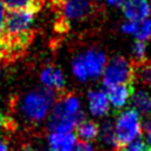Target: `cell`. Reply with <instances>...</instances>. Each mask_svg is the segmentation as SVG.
Listing matches in <instances>:
<instances>
[{
	"label": "cell",
	"mask_w": 151,
	"mask_h": 151,
	"mask_svg": "<svg viewBox=\"0 0 151 151\" xmlns=\"http://www.w3.org/2000/svg\"><path fill=\"white\" fill-rule=\"evenodd\" d=\"M0 151H9L8 143L1 134H0Z\"/></svg>",
	"instance_id": "26"
},
{
	"label": "cell",
	"mask_w": 151,
	"mask_h": 151,
	"mask_svg": "<svg viewBox=\"0 0 151 151\" xmlns=\"http://www.w3.org/2000/svg\"><path fill=\"white\" fill-rule=\"evenodd\" d=\"M107 97L110 100V105L113 109L120 110L127 105V103L131 100L132 96V86L130 84H123L117 85L113 87L107 88Z\"/></svg>",
	"instance_id": "12"
},
{
	"label": "cell",
	"mask_w": 151,
	"mask_h": 151,
	"mask_svg": "<svg viewBox=\"0 0 151 151\" xmlns=\"http://www.w3.org/2000/svg\"><path fill=\"white\" fill-rule=\"evenodd\" d=\"M13 119L11 117H7L6 114L0 112V130L1 129H8L13 125Z\"/></svg>",
	"instance_id": "22"
},
{
	"label": "cell",
	"mask_w": 151,
	"mask_h": 151,
	"mask_svg": "<svg viewBox=\"0 0 151 151\" xmlns=\"http://www.w3.org/2000/svg\"><path fill=\"white\" fill-rule=\"evenodd\" d=\"M76 131H77V138H79L80 142L91 143L98 137L99 125L93 120L84 119L76 126Z\"/></svg>",
	"instance_id": "15"
},
{
	"label": "cell",
	"mask_w": 151,
	"mask_h": 151,
	"mask_svg": "<svg viewBox=\"0 0 151 151\" xmlns=\"http://www.w3.org/2000/svg\"><path fill=\"white\" fill-rule=\"evenodd\" d=\"M61 19L77 21L86 18L93 7V0H53Z\"/></svg>",
	"instance_id": "7"
},
{
	"label": "cell",
	"mask_w": 151,
	"mask_h": 151,
	"mask_svg": "<svg viewBox=\"0 0 151 151\" xmlns=\"http://www.w3.org/2000/svg\"><path fill=\"white\" fill-rule=\"evenodd\" d=\"M133 77L144 86H151V63L145 60L133 67Z\"/></svg>",
	"instance_id": "18"
},
{
	"label": "cell",
	"mask_w": 151,
	"mask_h": 151,
	"mask_svg": "<svg viewBox=\"0 0 151 151\" xmlns=\"http://www.w3.org/2000/svg\"><path fill=\"white\" fill-rule=\"evenodd\" d=\"M84 119V112L80 109L78 97L72 93H61L53 104L48 129L51 132H72Z\"/></svg>",
	"instance_id": "2"
},
{
	"label": "cell",
	"mask_w": 151,
	"mask_h": 151,
	"mask_svg": "<svg viewBox=\"0 0 151 151\" xmlns=\"http://www.w3.org/2000/svg\"><path fill=\"white\" fill-rule=\"evenodd\" d=\"M88 110L94 117H105L110 111V100L104 90H91L87 93Z\"/></svg>",
	"instance_id": "8"
},
{
	"label": "cell",
	"mask_w": 151,
	"mask_h": 151,
	"mask_svg": "<svg viewBox=\"0 0 151 151\" xmlns=\"http://www.w3.org/2000/svg\"><path fill=\"white\" fill-rule=\"evenodd\" d=\"M126 0H105V2L110 6V7H114V8H119L123 7V5L125 4Z\"/></svg>",
	"instance_id": "24"
},
{
	"label": "cell",
	"mask_w": 151,
	"mask_h": 151,
	"mask_svg": "<svg viewBox=\"0 0 151 151\" xmlns=\"http://www.w3.org/2000/svg\"><path fill=\"white\" fill-rule=\"evenodd\" d=\"M142 130L146 133H151V113L145 114V117L142 119Z\"/></svg>",
	"instance_id": "23"
},
{
	"label": "cell",
	"mask_w": 151,
	"mask_h": 151,
	"mask_svg": "<svg viewBox=\"0 0 151 151\" xmlns=\"http://www.w3.org/2000/svg\"><path fill=\"white\" fill-rule=\"evenodd\" d=\"M20 151H34V150H33L31 146H24V147H22Z\"/></svg>",
	"instance_id": "27"
},
{
	"label": "cell",
	"mask_w": 151,
	"mask_h": 151,
	"mask_svg": "<svg viewBox=\"0 0 151 151\" xmlns=\"http://www.w3.org/2000/svg\"><path fill=\"white\" fill-rule=\"evenodd\" d=\"M145 151H151V147H146V150Z\"/></svg>",
	"instance_id": "29"
},
{
	"label": "cell",
	"mask_w": 151,
	"mask_h": 151,
	"mask_svg": "<svg viewBox=\"0 0 151 151\" xmlns=\"http://www.w3.org/2000/svg\"><path fill=\"white\" fill-rule=\"evenodd\" d=\"M74 151H98L91 143H86V142H79L76 145Z\"/></svg>",
	"instance_id": "21"
},
{
	"label": "cell",
	"mask_w": 151,
	"mask_h": 151,
	"mask_svg": "<svg viewBox=\"0 0 151 151\" xmlns=\"http://www.w3.org/2000/svg\"><path fill=\"white\" fill-rule=\"evenodd\" d=\"M120 29L123 33L134 37L136 40L146 41L151 37V18H146L140 21L126 20L122 24Z\"/></svg>",
	"instance_id": "9"
},
{
	"label": "cell",
	"mask_w": 151,
	"mask_h": 151,
	"mask_svg": "<svg viewBox=\"0 0 151 151\" xmlns=\"http://www.w3.org/2000/svg\"><path fill=\"white\" fill-rule=\"evenodd\" d=\"M54 92L48 87L38 88L27 93L20 105L22 117L31 123H40L47 116L55 101Z\"/></svg>",
	"instance_id": "3"
},
{
	"label": "cell",
	"mask_w": 151,
	"mask_h": 151,
	"mask_svg": "<svg viewBox=\"0 0 151 151\" xmlns=\"http://www.w3.org/2000/svg\"><path fill=\"white\" fill-rule=\"evenodd\" d=\"M41 81L45 85V87H48L51 90L61 91L65 86V77L64 73L59 67H55L53 65L46 66L40 74Z\"/></svg>",
	"instance_id": "13"
},
{
	"label": "cell",
	"mask_w": 151,
	"mask_h": 151,
	"mask_svg": "<svg viewBox=\"0 0 151 151\" xmlns=\"http://www.w3.org/2000/svg\"><path fill=\"white\" fill-rule=\"evenodd\" d=\"M4 19H5V12H4V6L0 0V35L2 33V27H4Z\"/></svg>",
	"instance_id": "25"
},
{
	"label": "cell",
	"mask_w": 151,
	"mask_h": 151,
	"mask_svg": "<svg viewBox=\"0 0 151 151\" xmlns=\"http://www.w3.org/2000/svg\"><path fill=\"white\" fill-rule=\"evenodd\" d=\"M77 137L72 132H51L48 136V151H74Z\"/></svg>",
	"instance_id": "11"
},
{
	"label": "cell",
	"mask_w": 151,
	"mask_h": 151,
	"mask_svg": "<svg viewBox=\"0 0 151 151\" xmlns=\"http://www.w3.org/2000/svg\"><path fill=\"white\" fill-rule=\"evenodd\" d=\"M149 5H150V14H151V1L149 2Z\"/></svg>",
	"instance_id": "28"
},
{
	"label": "cell",
	"mask_w": 151,
	"mask_h": 151,
	"mask_svg": "<svg viewBox=\"0 0 151 151\" xmlns=\"http://www.w3.org/2000/svg\"><path fill=\"white\" fill-rule=\"evenodd\" d=\"M4 8L7 11L34 9L40 11L42 0H1Z\"/></svg>",
	"instance_id": "17"
},
{
	"label": "cell",
	"mask_w": 151,
	"mask_h": 151,
	"mask_svg": "<svg viewBox=\"0 0 151 151\" xmlns=\"http://www.w3.org/2000/svg\"><path fill=\"white\" fill-rule=\"evenodd\" d=\"M114 131L119 145H125L140 137L142 119L140 114L133 109L122 111L114 120Z\"/></svg>",
	"instance_id": "5"
},
{
	"label": "cell",
	"mask_w": 151,
	"mask_h": 151,
	"mask_svg": "<svg viewBox=\"0 0 151 151\" xmlns=\"http://www.w3.org/2000/svg\"><path fill=\"white\" fill-rule=\"evenodd\" d=\"M145 150H146V144L139 138L123 145L122 149V151H145Z\"/></svg>",
	"instance_id": "20"
},
{
	"label": "cell",
	"mask_w": 151,
	"mask_h": 151,
	"mask_svg": "<svg viewBox=\"0 0 151 151\" xmlns=\"http://www.w3.org/2000/svg\"><path fill=\"white\" fill-rule=\"evenodd\" d=\"M133 66L132 64L122 55H116L111 58L104 68V72L101 74L103 85L106 88L123 85V84H130V81L133 79Z\"/></svg>",
	"instance_id": "6"
},
{
	"label": "cell",
	"mask_w": 151,
	"mask_h": 151,
	"mask_svg": "<svg viewBox=\"0 0 151 151\" xmlns=\"http://www.w3.org/2000/svg\"><path fill=\"white\" fill-rule=\"evenodd\" d=\"M131 54L134 59L136 63H142L145 59V54H146V44L145 41H140V40H136L131 47Z\"/></svg>",
	"instance_id": "19"
},
{
	"label": "cell",
	"mask_w": 151,
	"mask_h": 151,
	"mask_svg": "<svg viewBox=\"0 0 151 151\" xmlns=\"http://www.w3.org/2000/svg\"><path fill=\"white\" fill-rule=\"evenodd\" d=\"M132 109L139 114L151 113V94L145 90H138L131 96Z\"/></svg>",
	"instance_id": "16"
},
{
	"label": "cell",
	"mask_w": 151,
	"mask_h": 151,
	"mask_svg": "<svg viewBox=\"0 0 151 151\" xmlns=\"http://www.w3.org/2000/svg\"><path fill=\"white\" fill-rule=\"evenodd\" d=\"M107 63V57L104 51L90 48L84 53L77 55L72 61L73 74L80 81L88 79H98L101 77Z\"/></svg>",
	"instance_id": "4"
},
{
	"label": "cell",
	"mask_w": 151,
	"mask_h": 151,
	"mask_svg": "<svg viewBox=\"0 0 151 151\" xmlns=\"http://www.w3.org/2000/svg\"><path fill=\"white\" fill-rule=\"evenodd\" d=\"M38 11L19 9L5 13L0 35V60H14L33 39V21Z\"/></svg>",
	"instance_id": "1"
},
{
	"label": "cell",
	"mask_w": 151,
	"mask_h": 151,
	"mask_svg": "<svg viewBox=\"0 0 151 151\" xmlns=\"http://www.w3.org/2000/svg\"><path fill=\"white\" fill-rule=\"evenodd\" d=\"M101 146L109 151H114L119 147V143L114 131V124L111 120H104L99 125L98 137Z\"/></svg>",
	"instance_id": "14"
},
{
	"label": "cell",
	"mask_w": 151,
	"mask_h": 151,
	"mask_svg": "<svg viewBox=\"0 0 151 151\" xmlns=\"http://www.w3.org/2000/svg\"><path fill=\"white\" fill-rule=\"evenodd\" d=\"M122 8L124 17L130 21H140L150 15V5L147 0H126Z\"/></svg>",
	"instance_id": "10"
}]
</instances>
